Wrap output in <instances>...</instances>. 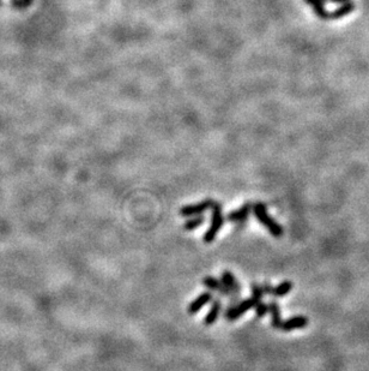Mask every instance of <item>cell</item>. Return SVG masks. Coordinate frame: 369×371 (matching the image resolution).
<instances>
[{
	"label": "cell",
	"mask_w": 369,
	"mask_h": 371,
	"mask_svg": "<svg viewBox=\"0 0 369 371\" xmlns=\"http://www.w3.org/2000/svg\"><path fill=\"white\" fill-rule=\"evenodd\" d=\"M253 211H254L255 217L258 219L259 222H261L265 227L267 228V231L270 232L273 237L279 238L283 235V227L279 225L278 222H276L272 219V216L267 214L266 205L264 203H255L253 205Z\"/></svg>",
	"instance_id": "6da1fadb"
},
{
	"label": "cell",
	"mask_w": 369,
	"mask_h": 371,
	"mask_svg": "<svg viewBox=\"0 0 369 371\" xmlns=\"http://www.w3.org/2000/svg\"><path fill=\"white\" fill-rule=\"evenodd\" d=\"M211 209H212V216H211L210 226H209L208 231H206L205 234H204V241L208 244L212 243V241L215 240L217 233L220 232V229L222 228V226L224 223L222 205H221L218 202H214Z\"/></svg>",
	"instance_id": "7a4b0ae2"
},
{
	"label": "cell",
	"mask_w": 369,
	"mask_h": 371,
	"mask_svg": "<svg viewBox=\"0 0 369 371\" xmlns=\"http://www.w3.org/2000/svg\"><path fill=\"white\" fill-rule=\"evenodd\" d=\"M258 302H259V299L252 297V298L246 299V300H244V302L239 303L238 305L233 306V308H229L228 310H227L226 319L228 321L238 320L239 317H241L245 313H247V311L250 310V309L254 308Z\"/></svg>",
	"instance_id": "3957f363"
},
{
	"label": "cell",
	"mask_w": 369,
	"mask_h": 371,
	"mask_svg": "<svg viewBox=\"0 0 369 371\" xmlns=\"http://www.w3.org/2000/svg\"><path fill=\"white\" fill-rule=\"evenodd\" d=\"M214 199L211 198H206L204 201L197 203V204H190V205H185L180 209V215L181 216H186V217H192L196 216V215H200L203 214L204 211L209 210L211 209L212 204H214Z\"/></svg>",
	"instance_id": "277c9868"
},
{
	"label": "cell",
	"mask_w": 369,
	"mask_h": 371,
	"mask_svg": "<svg viewBox=\"0 0 369 371\" xmlns=\"http://www.w3.org/2000/svg\"><path fill=\"white\" fill-rule=\"evenodd\" d=\"M212 299H214V296H212V293L210 292V291H206V292L200 293L199 296H198L193 302H191L190 305H188V308H187L188 314L190 315L197 314L200 309H203L204 306L208 304V303H210Z\"/></svg>",
	"instance_id": "5b68a950"
},
{
	"label": "cell",
	"mask_w": 369,
	"mask_h": 371,
	"mask_svg": "<svg viewBox=\"0 0 369 371\" xmlns=\"http://www.w3.org/2000/svg\"><path fill=\"white\" fill-rule=\"evenodd\" d=\"M308 325V319L305 316H294L291 319L283 321L282 326H280V329L284 332H290L294 331V329H301L305 328Z\"/></svg>",
	"instance_id": "8992f818"
},
{
	"label": "cell",
	"mask_w": 369,
	"mask_h": 371,
	"mask_svg": "<svg viewBox=\"0 0 369 371\" xmlns=\"http://www.w3.org/2000/svg\"><path fill=\"white\" fill-rule=\"evenodd\" d=\"M252 208H253V205L250 204V203H246V204L242 205L241 208H239L238 210L232 211V213H229L228 215H227V220H229V221H232V222L246 221L247 217H248V215L250 213V210H252Z\"/></svg>",
	"instance_id": "52a82bcc"
},
{
	"label": "cell",
	"mask_w": 369,
	"mask_h": 371,
	"mask_svg": "<svg viewBox=\"0 0 369 371\" xmlns=\"http://www.w3.org/2000/svg\"><path fill=\"white\" fill-rule=\"evenodd\" d=\"M307 5H309L314 11V13L317 14L318 18L329 20V12L330 11L326 10L325 5H326V0H303Z\"/></svg>",
	"instance_id": "ba28073f"
},
{
	"label": "cell",
	"mask_w": 369,
	"mask_h": 371,
	"mask_svg": "<svg viewBox=\"0 0 369 371\" xmlns=\"http://www.w3.org/2000/svg\"><path fill=\"white\" fill-rule=\"evenodd\" d=\"M212 304L210 310H209L208 315L204 319V325L205 326H211L216 322L218 316H220L221 310H222V303L220 299H212Z\"/></svg>",
	"instance_id": "9c48e42d"
},
{
	"label": "cell",
	"mask_w": 369,
	"mask_h": 371,
	"mask_svg": "<svg viewBox=\"0 0 369 371\" xmlns=\"http://www.w3.org/2000/svg\"><path fill=\"white\" fill-rule=\"evenodd\" d=\"M355 10V4L353 1H348L342 4L341 6L336 8L335 11L329 12V20L331 19H341L343 17H347L348 14H350L353 11Z\"/></svg>",
	"instance_id": "30bf717a"
},
{
	"label": "cell",
	"mask_w": 369,
	"mask_h": 371,
	"mask_svg": "<svg viewBox=\"0 0 369 371\" xmlns=\"http://www.w3.org/2000/svg\"><path fill=\"white\" fill-rule=\"evenodd\" d=\"M221 281H222V284L226 286L228 290L230 291V293L232 294H238L239 292H240V285L238 284V281H236L234 274L228 272V270H224V272L222 273V276H221Z\"/></svg>",
	"instance_id": "8fae6325"
},
{
	"label": "cell",
	"mask_w": 369,
	"mask_h": 371,
	"mask_svg": "<svg viewBox=\"0 0 369 371\" xmlns=\"http://www.w3.org/2000/svg\"><path fill=\"white\" fill-rule=\"evenodd\" d=\"M203 284L205 285L206 287L209 288V290H212V291H217V292L222 293L224 294V296H228V294H232L230 293V291L224 285L222 284V281L217 280L216 278H214V276H205V278L203 279Z\"/></svg>",
	"instance_id": "7c38bea8"
},
{
	"label": "cell",
	"mask_w": 369,
	"mask_h": 371,
	"mask_svg": "<svg viewBox=\"0 0 369 371\" xmlns=\"http://www.w3.org/2000/svg\"><path fill=\"white\" fill-rule=\"evenodd\" d=\"M268 311H270L271 314V323H272V327L276 329H280L283 321L282 317H280V309L278 304H277L276 302L270 303V305H268Z\"/></svg>",
	"instance_id": "4fadbf2b"
},
{
	"label": "cell",
	"mask_w": 369,
	"mask_h": 371,
	"mask_svg": "<svg viewBox=\"0 0 369 371\" xmlns=\"http://www.w3.org/2000/svg\"><path fill=\"white\" fill-rule=\"evenodd\" d=\"M293 290V282L291 281H283L278 286H276L272 290V294L274 297H284L290 291Z\"/></svg>",
	"instance_id": "5bb4252c"
},
{
	"label": "cell",
	"mask_w": 369,
	"mask_h": 371,
	"mask_svg": "<svg viewBox=\"0 0 369 371\" xmlns=\"http://www.w3.org/2000/svg\"><path fill=\"white\" fill-rule=\"evenodd\" d=\"M204 221H205V217H204V215H196V216H192V219H188L187 221L185 222L184 225V228L186 229V231H193V229H196L199 227L200 225H203Z\"/></svg>",
	"instance_id": "9a60e30c"
},
{
	"label": "cell",
	"mask_w": 369,
	"mask_h": 371,
	"mask_svg": "<svg viewBox=\"0 0 369 371\" xmlns=\"http://www.w3.org/2000/svg\"><path fill=\"white\" fill-rule=\"evenodd\" d=\"M255 309V313H256V316L260 317V319H262V317L265 316V315L267 314L268 311V305L265 304L262 300H259L258 303H256V305L254 306Z\"/></svg>",
	"instance_id": "2e32d148"
},
{
	"label": "cell",
	"mask_w": 369,
	"mask_h": 371,
	"mask_svg": "<svg viewBox=\"0 0 369 371\" xmlns=\"http://www.w3.org/2000/svg\"><path fill=\"white\" fill-rule=\"evenodd\" d=\"M32 4V0H12V6L17 10H24Z\"/></svg>",
	"instance_id": "e0dca14e"
},
{
	"label": "cell",
	"mask_w": 369,
	"mask_h": 371,
	"mask_svg": "<svg viewBox=\"0 0 369 371\" xmlns=\"http://www.w3.org/2000/svg\"><path fill=\"white\" fill-rule=\"evenodd\" d=\"M252 294H253V297H254V298L261 300L262 294H264V292H262L261 286H259V285H256V284H253L252 285Z\"/></svg>",
	"instance_id": "ac0fdd59"
},
{
	"label": "cell",
	"mask_w": 369,
	"mask_h": 371,
	"mask_svg": "<svg viewBox=\"0 0 369 371\" xmlns=\"http://www.w3.org/2000/svg\"><path fill=\"white\" fill-rule=\"evenodd\" d=\"M261 288H262V292H264V293H272V290H273V288L271 287L270 284H264L261 286Z\"/></svg>",
	"instance_id": "d6986e66"
},
{
	"label": "cell",
	"mask_w": 369,
	"mask_h": 371,
	"mask_svg": "<svg viewBox=\"0 0 369 371\" xmlns=\"http://www.w3.org/2000/svg\"><path fill=\"white\" fill-rule=\"evenodd\" d=\"M350 1V0H326V2H332V4H344V2H348Z\"/></svg>",
	"instance_id": "ffe728a7"
},
{
	"label": "cell",
	"mask_w": 369,
	"mask_h": 371,
	"mask_svg": "<svg viewBox=\"0 0 369 371\" xmlns=\"http://www.w3.org/2000/svg\"><path fill=\"white\" fill-rule=\"evenodd\" d=\"M1 5H2V0H0V6H1Z\"/></svg>",
	"instance_id": "44dd1931"
}]
</instances>
